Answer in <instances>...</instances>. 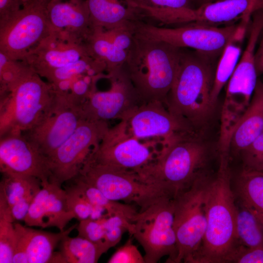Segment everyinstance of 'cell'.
Wrapping results in <instances>:
<instances>
[{"label":"cell","instance_id":"d4e9b609","mask_svg":"<svg viewBox=\"0 0 263 263\" xmlns=\"http://www.w3.org/2000/svg\"><path fill=\"white\" fill-rule=\"evenodd\" d=\"M84 42L88 54L105 64L107 74L118 70L125 64L129 52L117 47L104 28L92 27Z\"/></svg>","mask_w":263,"mask_h":263},{"label":"cell","instance_id":"4316f807","mask_svg":"<svg viewBox=\"0 0 263 263\" xmlns=\"http://www.w3.org/2000/svg\"><path fill=\"white\" fill-rule=\"evenodd\" d=\"M69 181L73 184L67 188L83 196L94 206L105 209L109 216L120 215L132 222L138 212L130 204L109 199L97 188L77 177Z\"/></svg>","mask_w":263,"mask_h":263},{"label":"cell","instance_id":"7a4b0ae2","mask_svg":"<svg viewBox=\"0 0 263 263\" xmlns=\"http://www.w3.org/2000/svg\"><path fill=\"white\" fill-rule=\"evenodd\" d=\"M216 57L183 50L177 74L165 105L176 117L199 133L215 107L211 100Z\"/></svg>","mask_w":263,"mask_h":263},{"label":"cell","instance_id":"b9f144b4","mask_svg":"<svg viewBox=\"0 0 263 263\" xmlns=\"http://www.w3.org/2000/svg\"><path fill=\"white\" fill-rule=\"evenodd\" d=\"M40 189L32 191L12 207L11 210L14 221H24L36 195Z\"/></svg>","mask_w":263,"mask_h":263},{"label":"cell","instance_id":"cb8c5ba5","mask_svg":"<svg viewBox=\"0 0 263 263\" xmlns=\"http://www.w3.org/2000/svg\"><path fill=\"white\" fill-rule=\"evenodd\" d=\"M263 132V81L258 79L250 102L230 139L229 150L240 153Z\"/></svg>","mask_w":263,"mask_h":263},{"label":"cell","instance_id":"9c48e42d","mask_svg":"<svg viewBox=\"0 0 263 263\" xmlns=\"http://www.w3.org/2000/svg\"><path fill=\"white\" fill-rule=\"evenodd\" d=\"M240 24L222 27L188 24L176 27H164L146 23H135L134 35L163 41L180 48H190L217 57L234 38Z\"/></svg>","mask_w":263,"mask_h":263},{"label":"cell","instance_id":"7c38bea8","mask_svg":"<svg viewBox=\"0 0 263 263\" xmlns=\"http://www.w3.org/2000/svg\"><path fill=\"white\" fill-rule=\"evenodd\" d=\"M144 144L129 131L125 120L108 129L91 158L111 168L136 172L150 162L159 150Z\"/></svg>","mask_w":263,"mask_h":263},{"label":"cell","instance_id":"3957f363","mask_svg":"<svg viewBox=\"0 0 263 263\" xmlns=\"http://www.w3.org/2000/svg\"><path fill=\"white\" fill-rule=\"evenodd\" d=\"M228 161H220L211 174L206 197L207 226L192 263H227L238 245L235 236L236 204Z\"/></svg>","mask_w":263,"mask_h":263},{"label":"cell","instance_id":"5bb4252c","mask_svg":"<svg viewBox=\"0 0 263 263\" xmlns=\"http://www.w3.org/2000/svg\"><path fill=\"white\" fill-rule=\"evenodd\" d=\"M47 115L24 135L48 158L74 132L83 118L81 106L56 94Z\"/></svg>","mask_w":263,"mask_h":263},{"label":"cell","instance_id":"d590c367","mask_svg":"<svg viewBox=\"0 0 263 263\" xmlns=\"http://www.w3.org/2000/svg\"><path fill=\"white\" fill-rule=\"evenodd\" d=\"M105 238L104 247L106 253L121 240L124 232L130 231L132 222L120 215H107L104 217Z\"/></svg>","mask_w":263,"mask_h":263},{"label":"cell","instance_id":"7402d4cb","mask_svg":"<svg viewBox=\"0 0 263 263\" xmlns=\"http://www.w3.org/2000/svg\"><path fill=\"white\" fill-rule=\"evenodd\" d=\"M14 225L17 236L15 249L26 252L29 263H47L52 262L56 247L76 227L77 224L58 233L33 229L18 223H14Z\"/></svg>","mask_w":263,"mask_h":263},{"label":"cell","instance_id":"8d00e7d4","mask_svg":"<svg viewBox=\"0 0 263 263\" xmlns=\"http://www.w3.org/2000/svg\"><path fill=\"white\" fill-rule=\"evenodd\" d=\"M240 153L242 169L263 172V132Z\"/></svg>","mask_w":263,"mask_h":263},{"label":"cell","instance_id":"30bf717a","mask_svg":"<svg viewBox=\"0 0 263 263\" xmlns=\"http://www.w3.org/2000/svg\"><path fill=\"white\" fill-rule=\"evenodd\" d=\"M48 0H24L20 10L0 26V52L23 60L51 32L46 13Z\"/></svg>","mask_w":263,"mask_h":263},{"label":"cell","instance_id":"4fadbf2b","mask_svg":"<svg viewBox=\"0 0 263 263\" xmlns=\"http://www.w3.org/2000/svg\"><path fill=\"white\" fill-rule=\"evenodd\" d=\"M110 88L93 92L81 105L85 120L107 122L125 119L137 107L144 102L135 89L124 66L108 74Z\"/></svg>","mask_w":263,"mask_h":263},{"label":"cell","instance_id":"4dcf8cb0","mask_svg":"<svg viewBox=\"0 0 263 263\" xmlns=\"http://www.w3.org/2000/svg\"><path fill=\"white\" fill-rule=\"evenodd\" d=\"M0 183V192L6 199L10 207L19 200L33 190L42 187L38 178L27 175L2 173Z\"/></svg>","mask_w":263,"mask_h":263},{"label":"cell","instance_id":"2e32d148","mask_svg":"<svg viewBox=\"0 0 263 263\" xmlns=\"http://www.w3.org/2000/svg\"><path fill=\"white\" fill-rule=\"evenodd\" d=\"M0 171L2 174L35 177L41 181L42 186L49 183L47 158L20 132L0 135Z\"/></svg>","mask_w":263,"mask_h":263},{"label":"cell","instance_id":"ac0fdd59","mask_svg":"<svg viewBox=\"0 0 263 263\" xmlns=\"http://www.w3.org/2000/svg\"><path fill=\"white\" fill-rule=\"evenodd\" d=\"M74 218L68 207L66 190L49 182L36 195L23 221L29 226L56 227L63 231Z\"/></svg>","mask_w":263,"mask_h":263},{"label":"cell","instance_id":"5b68a950","mask_svg":"<svg viewBox=\"0 0 263 263\" xmlns=\"http://www.w3.org/2000/svg\"><path fill=\"white\" fill-rule=\"evenodd\" d=\"M52 85L33 71L0 96V135L26 132L48 113L56 99Z\"/></svg>","mask_w":263,"mask_h":263},{"label":"cell","instance_id":"277c9868","mask_svg":"<svg viewBox=\"0 0 263 263\" xmlns=\"http://www.w3.org/2000/svg\"><path fill=\"white\" fill-rule=\"evenodd\" d=\"M124 67L142 101L165 104L175 81L183 49L134 35Z\"/></svg>","mask_w":263,"mask_h":263},{"label":"cell","instance_id":"83f0119b","mask_svg":"<svg viewBox=\"0 0 263 263\" xmlns=\"http://www.w3.org/2000/svg\"><path fill=\"white\" fill-rule=\"evenodd\" d=\"M235 236L238 246H263V225L256 215L236 198Z\"/></svg>","mask_w":263,"mask_h":263},{"label":"cell","instance_id":"9a60e30c","mask_svg":"<svg viewBox=\"0 0 263 263\" xmlns=\"http://www.w3.org/2000/svg\"><path fill=\"white\" fill-rule=\"evenodd\" d=\"M90 56L84 39L69 32L53 31L23 60L43 77L48 73Z\"/></svg>","mask_w":263,"mask_h":263},{"label":"cell","instance_id":"7bdbcfd3","mask_svg":"<svg viewBox=\"0 0 263 263\" xmlns=\"http://www.w3.org/2000/svg\"><path fill=\"white\" fill-rule=\"evenodd\" d=\"M24 0H0V26L11 19L22 6Z\"/></svg>","mask_w":263,"mask_h":263},{"label":"cell","instance_id":"74e56055","mask_svg":"<svg viewBox=\"0 0 263 263\" xmlns=\"http://www.w3.org/2000/svg\"><path fill=\"white\" fill-rule=\"evenodd\" d=\"M104 217L97 220L89 218L80 221L76 228L78 231V236L97 244L105 253L104 247L105 233L104 226Z\"/></svg>","mask_w":263,"mask_h":263},{"label":"cell","instance_id":"ffe728a7","mask_svg":"<svg viewBox=\"0 0 263 263\" xmlns=\"http://www.w3.org/2000/svg\"><path fill=\"white\" fill-rule=\"evenodd\" d=\"M46 13L51 30L66 31L83 39L91 31L86 0H48Z\"/></svg>","mask_w":263,"mask_h":263},{"label":"cell","instance_id":"ba28073f","mask_svg":"<svg viewBox=\"0 0 263 263\" xmlns=\"http://www.w3.org/2000/svg\"><path fill=\"white\" fill-rule=\"evenodd\" d=\"M174 199L167 198L139 211L132 222L129 233L143 247L145 263H156L168 257L174 263L177 255L173 227Z\"/></svg>","mask_w":263,"mask_h":263},{"label":"cell","instance_id":"484cf974","mask_svg":"<svg viewBox=\"0 0 263 263\" xmlns=\"http://www.w3.org/2000/svg\"><path fill=\"white\" fill-rule=\"evenodd\" d=\"M233 189L236 199L243 203L263 225V172L242 169Z\"/></svg>","mask_w":263,"mask_h":263},{"label":"cell","instance_id":"44dd1931","mask_svg":"<svg viewBox=\"0 0 263 263\" xmlns=\"http://www.w3.org/2000/svg\"><path fill=\"white\" fill-rule=\"evenodd\" d=\"M251 18L245 49L228 82L231 90L245 95L252 94L258 79L255 54L257 43L263 29V8L254 12Z\"/></svg>","mask_w":263,"mask_h":263},{"label":"cell","instance_id":"d6986e66","mask_svg":"<svg viewBox=\"0 0 263 263\" xmlns=\"http://www.w3.org/2000/svg\"><path fill=\"white\" fill-rule=\"evenodd\" d=\"M263 8V0H221L196 8H182L179 14L181 25L218 27L251 16L254 12Z\"/></svg>","mask_w":263,"mask_h":263},{"label":"cell","instance_id":"ab89813d","mask_svg":"<svg viewBox=\"0 0 263 263\" xmlns=\"http://www.w3.org/2000/svg\"><path fill=\"white\" fill-rule=\"evenodd\" d=\"M108 263H145L144 256L129 238L108 260Z\"/></svg>","mask_w":263,"mask_h":263},{"label":"cell","instance_id":"f6af8a7d","mask_svg":"<svg viewBox=\"0 0 263 263\" xmlns=\"http://www.w3.org/2000/svg\"><path fill=\"white\" fill-rule=\"evenodd\" d=\"M221 0H192L194 8L199 7L203 5L214 2Z\"/></svg>","mask_w":263,"mask_h":263},{"label":"cell","instance_id":"d6a6232c","mask_svg":"<svg viewBox=\"0 0 263 263\" xmlns=\"http://www.w3.org/2000/svg\"><path fill=\"white\" fill-rule=\"evenodd\" d=\"M33 69L24 61L12 59L0 52V94L10 91Z\"/></svg>","mask_w":263,"mask_h":263},{"label":"cell","instance_id":"f1b7e54d","mask_svg":"<svg viewBox=\"0 0 263 263\" xmlns=\"http://www.w3.org/2000/svg\"><path fill=\"white\" fill-rule=\"evenodd\" d=\"M242 39L234 38L226 46L216 68L211 94V102L215 107L221 91L233 74L241 55L240 43Z\"/></svg>","mask_w":263,"mask_h":263},{"label":"cell","instance_id":"6da1fadb","mask_svg":"<svg viewBox=\"0 0 263 263\" xmlns=\"http://www.w3.org/2000/svg\"><path fill=\"white\" fill-rule=\"evenodd\" d=\"M162 143L156 156L136 173L144 181L162 187L175 199L210 173L211 150L199 133L195 132L177 134Z\"/></svg>","mask_w":263,"mask_h":263},{"label":"cell","instance_id":"e575fe53","mask_svg":"<svg viewBox=\"0 0 263 263\" xmlns=\"http://www.w3.org/2000/svg\"><path fill=\"white\" fill-rule=\"evenodd\" d=\"M68 207L79 221L92 219L97 220L108 215L105 209L95 207L89 202L83 196L66 188Z\"/></svg>","mask_w":263,"mask_h":263},{"label":"cell","instance_id":"8992f818","mask_svg":"<svg viewBox=\"0 0 263 263\" xmlns=\"http://www.w3.org/2000/svg\"><path fill=\"white\" fill-rule=\"evenodd\" d=\"M75 177L96 187L111 200L135 204L140 211L164 199L172 198L165 189L144 181L136 172L115 169L91 157Z\"/></svg>","mask_w":263,"mask_h":263},{"label":"cell","instance_id":"e0dca14e","mask_svg":"<svg viewBox=\"0 0 263 263\" xmlns=\"http://www.w3.org/2000/svg\"><path fill=\"white\" fill-rule=\"evenodd\" d=\"M122 120L126 121L129 132L139 140L159 138L163 142L180 133L195 132L160 101L143 103Z\"/></svg>","mask_w":263,"mask_h":263},{"label":"cell","instance_id":"f546056e","mask_svg":"<svg viewBox=\"0 0 263 263\" xmlns=\"http://www.w3.org/2000/svg\"><path fill=\"white\" fill-rule=\"evenodd\" d=\"M60 252L67 263H95L104 253L99 245L89 240L69 235L60 242Z\"/></svg>","mask_w":263,"mask_h":263},{"label":"cell","instance_id":"52a82bcc","mask_svg":"<svg viewBox=\"0 0 263 263\" xmlns=\"http://www.w3.org/2000/svg\"><path fill=\"white\" fill-rule=\"evenodd\" d=\"M211 175L199 179L174 199L177 247L174 263H192L201 246L207 226L206 197Z\"/></svg>","mask_w":263,"mask_h":263},{"label":"cell","instance_id":"60d3db41","mask_svg":"<svg viewBox=\"0 0 263 263\" xmlns=\"http://www.w3.org/2000/svg\"><path fill=\"white\" fill-rule=\"evenodd\" d=\"M263 263V246L245 248L238 246L228 263Z\"/></svg>","mask_w":263,"mask_h":263},{"label":"cell","instance_id":"1f68e13d","mask_svg":"<svg viewBox=\"0 0 263 263\" xmlns=\"http://www.w3.org/2000/svg\"><path fill=\"white\" fill-rule=\"evenodd\" d=\"M105 71L106 72V69L104 63L90 56H87L65 66L54 70L47 74L43 77L51 85H54L80 74L91 72L104 73Z\"/></svg>","mask_w":263,"mask_h":263},{"label":"cell","instance_id":"603a6c76","mask_svg":"<svg viewBox=\"0 0 263 263\" xmlns=\"http://www.w3.org/2000/svg\"><path fill=\"white\" fill-rule=\"evenodd\" d=\"M92 27L110 29L142 20L140 10L130 0H86Z\"/></svg>","mask_w":263,"mask_h":263},{"label":"cell","instance_id":"f35d334b","mask_svg":"<svg viewBox=\"0 0 263 263\" xmlns=\"http://www.w3.org/2000/svg\"><path fill=\"white\" fill-rule=\"evenodd\" d=\"M141 15L150 11L168 9L194 8L192 0H130Z\"/></svg>","mask_w":263,"mask_h":263},{"label":"cell","instance_id":"836d02e7","mask_svg":"<svg viewBox=\"0 0 263 263\" xmlns=\"http://www.w3.org/2000/svg\"><path fill=\"white\" fill-rule=\"evenodd\" d=\"M14 221L11 211H0V263H12L17 243Z\"/></svg>","mask_w":263,"mask_h":263},{"label":"cell","instance_id":"ee69618b","mask_svg":"<svg viewBox=\"0 0 263 263\" xmlns=\"http://www.w3.org/2000/svg\"><path fill=\"white\" fill-rule=\"evenodd\" d=\"M255 54V66L258 76L263 75V29Z\"/></svg>","mask_w":263,"mask_h":263},{"label":"cell","instance_id":"8fae6325","mask_svg":"<svg viewBox=\"0 0 263 263\" xmlns=\"http://www.w3.org/2000/svg\"><path fill=\"white\" fill-rule=\"evenodd\" d=\"M109 128L107 122L83 120L71 136L48 158L49 182L61 186L75 177Z\"/></svg>","mask_w":263,"mask_h":263}]
</instances>
